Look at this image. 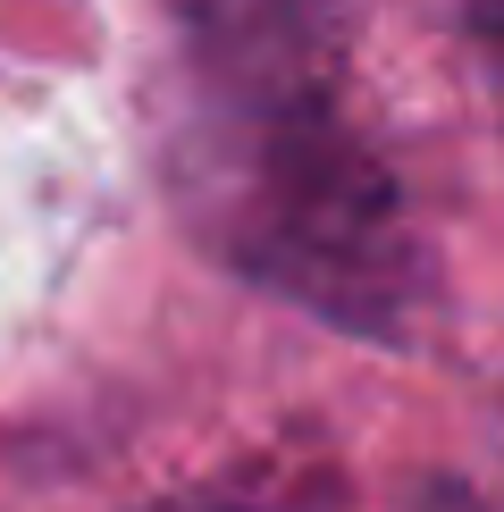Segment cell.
Masks as SVG:
<instances>
[{
  "label": "cell",
  "instance_id": "obj_1",
  "mask_svg": "<svg viewBox=\"0 0 504 512\" xmlns=\"http://www.w3.org/2000/svg\"><path fill=\"white\" fill-rule=\"evenodd\" d=\"M160 152L185 227L294 311L370 345H412L446 311L437 227L353 0H177Z\"/></svg>",
  "mask_w": 504,
  "mask_h": 512
},
{
  "label": "cell",
  "instance_id": "obj_3",
  "mask_svg": "<svg viewBox=\"0 0 504 512\" xmlns=\"http://www.w3.org/2000/svg\"><path fill=\"white\" fill-rule=\"evenodd\" d=\"M429 512H479V504H471V496H437Z\"/></svg>",
  "mask_w": 504,
  "mask_h": 512
},
{
  "label": "cell",
  "instance_id": "obj_2",
  "mask_svg": "<svg viewBox=\"0 0 504 512\" xmlns=\"http://www.w3.org/2000/svg\"><path fill=\"white\" fill-rule=\"evenodd\" d=\"M454 26H462V42H471L496 110H504V0H454Z\"/></svg>",
  "mask_w": 504,
  "mask_h": 512
}]
</instances>
